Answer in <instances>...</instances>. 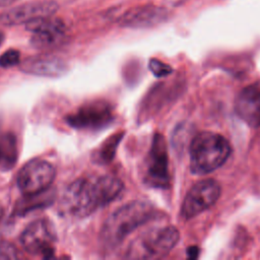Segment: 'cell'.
<instances>
[{
	"mask_svg": "<svg viewBox=\"0 0 260 260\" xmlns=\"http://www.w3.org/2000/svg\"><path fill=\"white\" fill-rule=\"evenodd\" d=\"M19 0H0V8H5V7H10L14 4H16Z\"/></svg>",
	"mask_w": 260,
	"mask_h": 260,
	"instance_id": "obj_22",
	"label": "cell"
},
{
	"mask_svg": "<svg viewBox=\"0 0 260 260\" xmlns=\"http://www.w3.org/2000/svg\"><path fill=\"white\" fill-rule=\"evenodd\" d=\"M146 177L149 183L155 187H166L169 184V161L166 141L163 135L155 134L146 167Z\"/></svg>",
	"mask_w": 260,
	"mask_h": 260,
	"instance_id": "obj_11",
	"label": "cell"
},
{
	"mask_svg": "<svg viewBox=\"0 0 260 260\" xmlns=\"http://www.w3.org/2000/svg\"><path fill=\"white\" fill-rule=\"evenodd\" d=\"M114 118L111 105L105 101H94L80 107L66 118L67 123L76 129L97 130L109 125Z\"/></svg>",
	"mask_w": 260,
	"mask_h": 260,
	"instance_id": "obj_8",
	"label": "cell"
},
{
	"mask_svg": "<svg viewBox=\"0 0 260 260\" xmlns=\"http://www.w3.org/2000/svg\"><path fill=\"white\" fill-rule=\"evenodd\" d=\"M154 214L153 207L144 201L136 200L124 204L107 218L102 227L101 238L105 244L115 246L134 230L150 221Z\"/></svg>",
	"mask_w": 260,
	"mask_h": 260,
	"instance_id": "obj_3",
	"label": "cell"
},
{
	"mask_svg": "<svg viewBox=\"0 0 260 260\" xmlns=\"http://www.w3.org/2000/svg\"><path fill=\"white\" fill-rule=\"evenodd\" d=\"M3 39H4L3 35H0V43H2V42H3Z\"/></svg>",
	"mask_w": 260,
	"mask_h": 260,
	"instance_id": "obj_24",
	"label": "cell"
},
{
	"mask_svg": "<svg viewBox=\"0 0 260 260\" xmlns=\"http://www.w3.org/2000/svg\"><path fill=\"white\" fill-rule=\"evenodd\" d=\"M148 67H149V70L157 77L167 76L173 71L172 67L169 64H166V63L162 62L161 60H158L154 58L150 59V61L148 63Z\"/></svg>",
	"mask_w": 260,
	"mask_h": 260,
	"instance_id": "obj_19",
	"label": "cell"
},
{
	"mask_svg": "<svg viewBox=\"0 0 260 260\" xmlns=\"http://www.w3.org/2000/svg\"><path fill=\"white\" fill-rule=\"evenodd\" d=\"M27 30L34 34L31 43L35 48L48 49L61 43L66 27L61 20L47 17L27 24Z\"/></svg>",
	"mask_w": 260,
	"mask_h": 260,
	"instance_id": "obj_10",
	"label": "cell"
},
{
	"mask_svg": "<svg viewBox=\"0 0 260 260\" xmlns=\"http://www.w3.org/2000/svg\"><path fill=\"white\" fill-rule=\"evenodd\" d=\"M19 159L18 140L15 134L8 132L0 136V172L14 169Z\"/></svg>",
	"mask_w": 260,
	"mask_h": 260,
	"instance_id": "obj_15",
	"label": "cell"
},
{
	"mask_svg": "<svg viewBox=\"0 0 260 260\" xmlns=\"http://www.w3.org/2000/svg\"><path fill=\"white\" fill-rule=\"evenodd\" d=\"M179 232L175 227L157 228L142 234L128 249L129 258H155L168 254L179 241Z\"/></svg>",
	"mask_w": 260,
	"mask_h": 260,
	"instance_id": "obj_4",
	"label": "cell"
},
{
	"mask_svg": "<svg viewBox=\"0 0 260 260\" xmlns=\"http://www.w3.org/2000/svg\"><path fill=\"white\" fill-rule=\"evenodd\" d=\"M23 248L32 255H40L43 258H52L56 243V233L52 224L45 220H37L31 223L21 236Z\"/></svg>",
	"mask_w": 260,
	"mask_h": 260,
	"instance_id": "obj_6",
	"label": "cell"
},
{
	"mask_svg": "<svg viewBox=\"0 0 260 260\" xmlns=\"http://www.w3.org/2000/svg\"><path fill=\"white\" fill-rule=\"evenodd\" d=\"M47 191H48V189L43 192L37 193V194L25 195L27 197V200H25L22 204H20L18 212L20 214L28 213L31 210H35V209L46 206L47 204H50V202L52 201V195H51V193H48Z\"/></svg>",
	"mask_w": 260,
	"mask_h": 260,
	"instance_id": "obj_17",
	"label": "cell"
},
{
	"mask_svg": "<svg viewBox=\"0 0 260 260\" xmlns=\"http://www.w3.org/2000/svg\"><path fill=\"white\" fill-rule=\"evenodd\" d=\"M221 196V186L214 179L198 181L186 194L181 215L187 221L212 207Z\"/></svg>",
	"mask_w": 260,
	"mask_h": 260,
	"instance_id": "obj_7",
	"label": "cell"
},
{
	"mask_svg": "<svg viewBox=\"0 0 260 260\" xmlns=\"http://www.w3.org/2000/svg\"><path fill=\"white\" fill-rule=\"evenodd\" d=\"M55 175V169L50 163L43 160H33L19 172L18 187L24 195L37 194L50 188Z\"/></svg>",
	"mask_w": 260,
	"mask_h": 260,
	"instance_id": "obj_5",
	"label": "cell"
},
{
	"mask_svg": "<svg viewBox=\"0 0 260 260\" xmlns=\"http://www.w3.org/2000/svg\"><path fill=\"white\" fill-rule=\"evenodd\" d=\"M4 215H5V210H4L3 205L0 204V222H2V220L4 218Z\"/></svg>",
	"mask_w": 260,
	"mask_h": 260,
	"instance_id": "obj_23",
	"label": "cell"
},
{
	"mask_svg": "<svg viewBox=\"0 0 260 260\" xmlns=\"http://www.w3.org/2000/svg\"><path fill=\"white\" fill-rule=\"evenodd\" d=\"M123 135H124V133L121 132V133H116V134L112 135L111 137H109L103 143L101 148L97 151L96 159L99 162H102L104 164L110 163L114 159V157L116 154L117 147H118V145H119Z\"/></svg>",
	"mask_w": 260,
	"mask_h": 260,
	"instance_id": "obj_16",
	"label": "cell"
},
{
	"mask_svg": "<svg viewBox=\"0 0 260 260\" xmlns=\"http://www.w3.org/2000/svg\"><path fill=\"white\" fill-rule=\"evenodd\" d=\"M59 9L53 0H38L16 7L0 16V25L6 27L29 24L41 18L52 17Z\"/></svg>",
	"mask_w": 260,
	"mask_h": 260,
	"instance_id": "obj_9",
	"label": "cell"
},
{
	"mask_svg": "<svg viewBox=\"0 0 260 260\" xmlns=\"http://www.w3.org/2000/svg\"><path fill=\"white\" fill-rule=\"evenodd\" d=\"M187 254H188V257H189V258H191V259H195V258H197V257H198L199 249H198L197 247H195V246L190 247V248H188V252H187Z\"/></svg>",
	"mask_w": 260,
	"mask_h": 260,
	"instance_id": "obj_21",
	"label": "cell"
},
{
	"mask_svg": "<svg viewBox=\"0 0 260 260\" xmlns=\"http://www.w3.org/2000/svg\"><path fill=\"white\" fill-rule=\"evenodd\" d=\"M22 70L28 74L57 77L66 72L67 66L63 60L53 56H40L26 60L22 64Z\"/></svg>",
	"mask_w": 260,
	"mask_h": 260,
	"instance_id": "obj_14",
	"label": "cell"
},
{
	"mask_svg": "<svg viewBox=\"0 0 260 260\" xmlns=\"http://www.w3.org/2000/svg\"><path fill=\"white\" fill-rule=\"evenodd\" d=\"M169 12L155 6H142L127 11L120 19L119 25L126 28H150L165 22Z\"/></svg>",
	"mask_w": 260,
	"mask_h": 260,
	"instance_id": "obj_13",
	"label": "cell"
},
{
	"mask_svg": "<svg viewBox=\"0 0 260 260\" xmlns=\"http://www.w3.org/2000/svg\"><path fill=\"white\" fill-rule=\"evenodd\" d=\"M238 117L252 128L260 127V80L244 88L235 101Z\"/></svg>",
	"mask_w": 260,
	"mask_h": 260,
	"instance_id": "obj_12",
	"label": "cell"
},
{
	"mask_svg": "<svg viewBox=\"0 0 260 260\" xmlns=\"http://www.w3.org/2000/svg\"><path fill=\"white\" fill-rule=\"evenodd\" d=\"M123 189L122 181L111 175L80 178L66 188L62 202L68 214L84 218L115 200Z\"/></svg>",
	"mask_w": 260,
	"mask_h": 260,
	"instance_id": "obj_1",
	"label": "cell"
},
{
	"mask_svg": "<svg viewBox=\"0 0 260 260\" xmlns=\"http://www.w3.org/2000/svg\"><path fill=\"white\" fill-rule=\"evenodd\" d=\"M21 62V53L18 50H8L0 56V67H13Z\"/></svg>",
	"mask_w": 260,
	"mask_h": 260,
	"instance_id": "obj_18",
	"label": "cell"
},
{
	"mask_svg": "<svg viewBox=\"0 0 260 260\" xmlns=\"http://www.w3.org/2000/svg\"><path fill=\"white\" fill-rule=\"evenodd\" d=\"M231 152V144L225 136L211 131L200 132L189 147L190 171L196 176L210 174L226 163Z\"/></svg>",
	"mask_w": 260,
	"mask_h": 260,
	"instance_id": "obj_2",
	"label": "cell"
},
{
	"mask_svg": "<svg viewBox=\"0 0 260 260\" xmlns=\"http://www.w3.org/2000/svg\"><path fill=\"white\" fill-rule=\"evenodd\" d=\"M0 258H18V252L11 243H2L0 244Z\"/></svg>",
	"mask_w": 260,
	"mask_h": 260,
	"instance_id": "obj_20",
	"label": "cell"
}]
</instances>
